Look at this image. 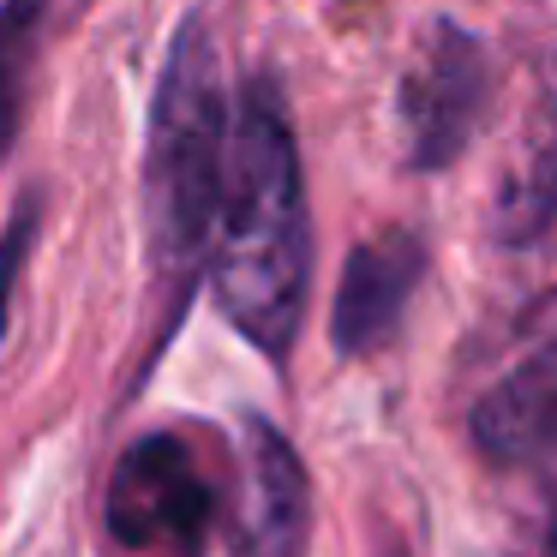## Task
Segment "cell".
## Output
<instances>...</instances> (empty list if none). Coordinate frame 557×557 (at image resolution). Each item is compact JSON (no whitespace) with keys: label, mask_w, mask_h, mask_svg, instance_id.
<instances>
[{"label":"cell","mask_w":557,"mask_h":557,"mask_svg":"<svg viewBox=\"0 0 557 557\" xmlns=\"http://www.w3.org/2000/svg\"><path fill=\"white\" fill-rule=\"evenodd\" d=\"M389 557H401V552H389Z\"/></svg>","instance_id":"11"},{"label":"cell","mask_w":557,"mask_h":557,"mask_svg":"<svg viewBox=\"0 0 557 557\" xmlns=\"http://www.w3.org/2000/svg\"><path fill=\"white\" fill-rule=\"evenodd\" d=\"M473 437L504 461H533L557 504V354L516 366L473 408Z\"/></svg>","instance_id":"6"},{"label":"cell","mask_w":557,"mask_h":557,"mask_svg":"<svg viewBox=\"0 0 557 557\" xmlns=\"http://www.w3.org/2000/svg\"><path fill=\"white\" fill-rule=\"evenodd\" d=\"M210 288L216 306L270 360L294 348L312 276V222L294 126L270 85H246L240 114L228 121L222 205L210 228Z\"/></svg>","instance_id":"1"},{"label":"cell","mask_w":557,"mask_h":557,"mask_svg":"<svg viewBox=\"0 0 557 557\" xmlns=\"http://www.w3.org/2000/svg\"><path fill=\"white\" fill-rule=\"evenodd\" d=\"M552 216H557V97L521 133V157L509 162L504 186H497L492 228L504 246H521L533 234H545Z\"/></svg>","instance_id":"8"},{"label":"cell","mask_w":557,"mask_h":557,"mask_svg":"<svg viewBox=\"0 0 557 557\" xmlns=\"http://www.w3.org/2000/svg\"><path fill=\"white\" fill-rule=\"evenodd\" d=\"M30 234H37V205H25L0 240V336H7V312H13V288H18V270L30 258Z\"/></svg>","instance_id":"10"},{"label":"cell","mask_w":557,"mask_h":557,"mask_svg":"<svg viewBox=\"0 0 557 557\" xmlns=\"http://www.w3.org/2000/svg\"><path fill=\"white\" fill-rule=\"evenodd\" d=\"M485 97H492L485 42L473 30H461L456 18H437L420 37V54H413L396 97L401 145H408L413 169H449L468 150L473 126L485 114Z\"/></svg>","instance_id":"4"},{"label":"cell","mask_w":557,"mask_h":557,"mask_svg":"<svg viewBox=\"0 0 557 557\" xmlns=\"http://www.w3.org/2000/svg\"><path fill=\"white\" fill-rule=\"evenodd\" d=\"M216 528V485L205 480L193 444L174 432L138 437L109 480L114 545L145 557H205Z\"/></svg>","instance_id":"3"},{"label":"cell","mask_w":557,"mask_h":557,"mask_svg":"<svg viewBox=\"0 0 557 557\" xmlns=\"http://www.w3.org/2000/svg\"><path fill=\"white\" fill-rule=\"evenodd\" d=\"M42 25H49V0H0V150L13 145L25 121Z\"/></svg>","instance_id":"9"},{"label":"cell","mask_w":557,"mask_h":557,"mask_svg":"<svg viewBox=\"0 0 557 557\" xmlns=\"http://www.w3.org/2000/svg\"><path fill=\"white\" fill-rule=\"evenodd\" d=\"M252 473H246V545L252 557H300L306 528V480L294 449L270 425H246Z\"/></svg>","instance_id":"7"},{"label":"cell","mask_w":557,"mask_h":557,"mask_svg":"<svg viewBox=\"0 0 557 557\" xmlns=\"http://www.w3.org/2000/svg\"><path fill=\"white\" fill-rule=\"evenodd\" d=\"M222 162H228V97H222L210 25L193 13L174 30L145 133V240L169 294H181L210 258Z\"/></svg>","instance_id":"2"},{"label":"cell","mask_w":557,"mask_h":557,"mask_svg":"<svg viewBox=\"0 0 557 557\" xmlns=\"http://www.w3.org/2000/svg\"><path fill=\"white\" fill-rule=\"evenodd\" d=\"M425 276V246L408 228H384L372 240H360L342 264V288H336V312H330V342L342 354H366L401 324L413 288Z\"/></svg>","instance_id":"5"}]
</instances>
